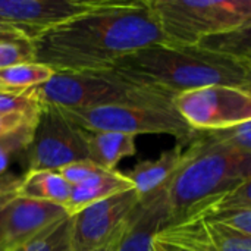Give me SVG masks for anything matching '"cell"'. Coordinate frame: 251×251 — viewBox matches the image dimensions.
Listing matches in <instances>:
<instances>
[{
	"mask_svg": "<svg viewBox=\"0 0 251 251\" xmlns=\"http://www.w3.org/2000/svg\"><path fill=\"white\" fill-rule=\"evenodd\" d=\"M160 43L166 41L151 0H100L31 40L34 62L56 74L109 71L124 56Z\"/></svg>",
	"mask_w": 251,
	"mask_h": 251,
	"instance_id": "obj_1",
	"label": "cell"
},
{
	"mask_svg": "<svg viewBox=\"0 0 251 251\" xmlns=\"http://www.w3.org/2000/svg\"><path fill=\"white\" fill-rule=\"evenodd\" d=\"M172 100L187 91L229 85L251 91V63L201 46L153 44L116 60L112 69Z\"/></svg>",
	"mask_w": 251,
	"mask_h": 251,
	"instance_id": "obj_2",
	"label": "cell"
},
{
	"mask_svg": "<svg viewBox=\"0 0 251 251\" xmlns=\"http://www.w3.org/2000/svg\"><path fill=\"white\" fill-rule=\"evenodd\" d=\"M251 178V154L203 132L185 147L182 165L165 187L171 224L191 216L203 204Z\"/></svg>",
	"mask_w": 251,
	"mask_h": 251,
	"instance_id": "obj_3",
	"label": "cell"
},
{
	"mask_svg": "<svg viewBox=\"0 0 251 251\" xmlns=\"http://www.w3.org/2000/svg\"><path fill=\"white\" fill-rule=\"evenodd\" d=\"M38 100L60 109H94L104 106L174 107V100L115 71L54 74L34 88Z\"/></svg>",
	"mask_w": 251,
	"mask_h": 251,
	"instance_id": "obj_4",
	"label": "cell"
},
{
	"mask_svg": "<svg viewBox=\"0 0 251 251\" xmlns=\"http://www.w3.org/2000/svg\"><path fill=\"white\" fill-rule=\"evenodd\" d=\"M165 41L199 46L251 25V0H151Z\"/></svg>",
	"mask_w": 251,
	"mask_h": 251,
	"instance_id": "obj_5",
	"label": "cell"
},
{
	"mask_svg": "<svg viewBox=\"0 0 251 251\" xmlns=\"http://www.w3.org/2000/svg\"><path fill=\"white\" fill-rule=\"evenodd\" d=\"M60 110L84 131H109L135 137L140 134H166L182 146H188L197 135V131L184 121L175 107L104 106Z\"/></svg>",
	"mask_w": 251,
	"mask_h": 251,
	"instance_id": "obj_6",
	"label": "cell"
},
{
	"mask_svg": "<svg viewBox=\"0 0 251 251\" xmlns=\"http://www.w3.org/2000/svg\"><path fill=\"white\" fill-rule=\"evenodd\" d=\"M28 171H57L66 165L88 160L84 129L51 104L41 103L26 149Z\"/></svg>",
	"mask_w": 251,
	"mask_h": 251,
	"instance_id": "obj_7",
	"label": "cell"
},
{
	"mask_svg": "<svg viewBox=\"0 0 251 251\" xmlns=\"http://www.w3.org/2000/svg\"><path fill=\"white\" fill-rule=\"evenodd\" d=\"M174 107L197 132L228 129L251 121V91L210 85L176 96Z\"/></svg>",
	"mask_w": 251,
	"mask_h": 251,
	"instance_id": "obj_8",
	"label": "cell"
},
{
	"mask_svg": "<svg viewBox=\"0 0 251 251\" xmlns=\"http://www.w3.org/2000/svg\"><path fill=\"white\" fill-rule=\"evenodd\" d=\"M138 201L140 196L137 191L128 190L72 215V250L99 251L107 249L116 240L128 215Z\"/></svg>",
	"mask_w": 251,
	"mask_h": 251,
	"instance_id": "obj_9",
	"label": "cell"
},
{
	"mask_svg": "<svg viewBox=\"0 0 251 251\" xmlns=\"http://www.w3.org/2000/svg\"><path fill=\"white\" fill-rule=\"evenodd\" d=\"M99 3L100 0H0V21L15 25L32 40Z\"/></svg>",
	"mask_w": 251,
	"mask_h": 251,
	"instance_id": "obj_10",
	"label": "cell"
},
{
	"mask_svg": "<svg viewBox=\"0 0 251 251\" xmlns=\"http://www.w3.org/2000/svg\"><path fill=\"white\" fill-rule=\"evenodd\" d=\"M66 216L69 215L62 206L15 197L0 212V250H13Z\"/></svg>",
	"mask_w": 251,
	"mask_h": 251,
	"instance_id": "obj_11",
	"label": "cell"
},
{
	"mask_svg": "<svg viewBox=\"0 0 251 251\" xmlns=\"http://www.w3.org/2000/svg\"><path fill=\"white\" fill-rule=\"evenodd\" d=\"M171 224L169 206L165 188L141 197L128 215L116 240L106 251H150L157 232Z\"/></svg>",
	"mask_w": 251,
	"mask_h": 251,
	"instance_id": "obj_12",
	"label": "cell"
},
{
	"mask_svg": "<svg viewBox=\"0 0 251 251\" xmlns=\"http://www.w3.org/2000/svg\"><path fill=\"white\" fill-rule=\"evenodd\" d=\"M185 147L176 143L171 150L163 151L157 159L137 163L125 175L132 182L134 190L141 197H147L168 185L184 160Z\"/></svg>",
	"mask_w": 251,
	"mask_h": 251,
	"instance_id": "obj_13",
	"label": "cell"
},
{
	"mask_svg": "<svg viewBox=\"0 0 251 251\" xmlns=\"http://www.w3.org/2000/svg\"><path fill=\"white\" fill-rule=\"evenodd\" d=\"M128 190H134V185L125 174L119 171H100L97 175L71 188V197L65 210L72 216L94 203Z\"/></svg>",
	"mask_w": 251,
	"mask_h": 251,
	"instance_id": "obj_14",
	"label": "cell"
},
{
	"mask_svg": "<svg viewBox=\"0 0 251 251\" xmlns=\"http://www.w3.org/2000/svg\"><path fill=\"white\" fill-rule=\"evenodd\" d=\"M150 251H216V249L206 232L203 221L190 216L157 232Z\"/></svg>",
	"mask_w": 251,
	"mask_h": 251,
	"instance_id": "obj_15",
	"label": "cell"
},
{
	"mask_svg": "<svg viewBox=\"0 0 251 251\" xmlns=\"http://www.w3.org/2000/svg\"><path fill=\"white\" fill-rule=\"evenodd\" d=\"M88 160L104 171H116V165L137 153L135 135L109 132V131H84Z\"/></svg>",
	"mask_w": 251,
	"mask_h": 251,
	"instance_id": "obj_16",
	"label": "cell"
},
{
	"mask_svg": "<svg viewBox=\"0 0 251 251\" xmlns=\"http://www.w3.org/2000/svg\"><path fill=\"white\" fill-rule=\"evenodd\" d=\"M71 188L57 171H26L21 179L18 196L53 203L65 209L71 197Z\"/></svg>",
	"mask_w": 251,
	"mask_h": 251,
	"instance_id": "obj_17",
	"label": "cell"
},
{
	"mask_svg": "<svg viewBox=\"0 0 251 251\" xmlns=\"http://www.w3.org/2000/svg\"><path fill=\"white\" fill-rule=\"evenodd\" d=\"M54 71L38 62H26L0 71V90L25 91L49 82Z\"/></svg>",
	"mask_w": 251,
	"mask_h": 251,
	"instance_id": "obj_18",
	"label": "cell"
},
{
	"mask_svg": "<svg viewBox=\"0 0 251 251\" xmlns=\"http://www.w3.org/2000/svg\"><path fill=\"white\" fill-rule=\"evenodd\" d=\"M10 251H74L71 243V216L53 222L31 240Z\"/></svg>",
	"mask_w": 251,
	"mask_h": 251,
	"instance_id": "obj_19",
	"label": "cell"
},
{
	"mask_svg": "<svg viewBox=\"0 0 251 251\" xmlns=\"http://www.w3.org/2000/svg\"><path fill=\"white\" fill-rule=\"evenodd\" d=\"M199 46L231 54L251 63V25L228 34L206 38Z\"/></svg>",
	"mask_w": 251,
	"mask_h": 251,
	"instance_id": "obj_20",
	"label": "cell"
},
{
	"mask_svg": "<svg viewBox=\"0 0 251 251\" xmlns=\"http://www.w3.org/2000/svg\"><path fill=\"white\" fill-rule=\"evenodd\" d=\"M243 209H251V178L243 182L241 185H238L237 188H234L232 191L225 193L218 199L203 204L191 216L207 218L216 213L229 212V210H243Z\"/></svg>",
	"mask_w": 251,
	"mask_h": 251,
	"instance_id": "obj_21",
	"label": "cell"
},
{
	"mask_svg": "<svg viewBox=\"0 0 251 251\" xmlns=\"http://www.w3.org/2000/svg\"><path fill=\"white\" fill-rule=\"evenodd\" d=\"M199 219L203 221L206 232L216 251H251V235L215 221H206L201 218Z\"/></svg>",
	"mask_w": 251,
	"mask_h": 251,
	"instance_id": "obj_22",
	"label": "cell"
},
{
	"mask_svg": "<svg viewBox=\"0 0 251 251\" xmlns=\"http://www.w3.org/2000/svg\"><path fill=\"white\" fill-rule=\"evenodd\" d=\"M35 118H37V115L29 122H26L25 125L18 128L16 131L0 137V176L7 174L9 163L16 154L26 151V149L31 143V138H32Z\"/></svg>",
	"mask_w": 251,
	"mask_h": 251,
	"instance_id": "obj_23",
	"label": "cell"
},
{
	"mask_svg": "<svg viewBox=\"0 0 251 251\" xmlns=\"http://www.w3.org/2000/svg\"><path fill=\"white\" fill-rule=\"evenodd\" d=\"M41 101L38 100L34 88L25 91L0 90V115L32 112L38 109Z\"/></svg>",
	"mask_w": 251,
	"mask_h": 251,
	"instance_id": "obj_24",
	"label": "cell"
},
{
	"mask_svg": "<svg viewBox=\"0 0 251 251\" xmlns=\"http://www.w3.org/2000/svg\"><path fill=\"white\" fill-rule=\"evenodd\" d=\"M26 62H34L31 41L0 40V71Z\"/></svg>",
	"mask_w": 251,
	"mask_h": 251,
	"instance_id": "obj_25",
	"label": "cell"
},
{
	"mask_svg": "<svg viewBox=\"0 0 251 251\" xmlns=\"http://www.w3.org/2000/svg\"><path fill=\"white\" fill-rule=\"evenodd\" d=\"M203 134L213 141L237 147V149L251 154V121L241 124V125H237L234 128L203 132Z\"/></svg>",
	"mask_w": 251,
	"mask_h": 251,
	"instance_id": "obj_26",
	"label": "cell"
},
{
	"mask_svg": "<svg viewBox=\"0 0 251 251\" xmlns=\"http://www.w3.org/2000/svg\"><path fill=\"white\" fill-rule=\"evenodd\" d=\"M100 171H104V169H100L97 165H94L91 160H81V162H75V163H71V165H66L60 169H57V172L60 174V176L71 185V187H75V185H79L82 184L84 181H87L88 178L97 175Z\"/></svg>",
	"mask_w": 251,
	"mask_h": 251,
	"instance_id": "obj_27",
	"label": "cell"
},
{
	"mask_svg": "<svg viewBox=\"0 0 251 251\" xmlns=\"http://www.w3.org/2000/svg\"><path fill=\"white\" fill-rule=\"evenodd\" d=\"M200 218V216H197ZM206 221H215L219 224H224L232 229H237L240 232H244L247 235H251V209H243V210H229L216 213L207 218H201Z\"/></svg>",
	"mask_w": 251,
	"mask_h": 251,
	"instance_id": "obj_28",
	"label": "cell"
},
{
	"mask_svg": "<svg viewBox=\"0 0 251 251\" xmlns=\"http://www.w3.org/2000/svg\"><path fill=\"white\" fill-rule=\"evenodd\" d=\"M40 107V106H38ZM37 110L32 112H21V113H6V115H0V137L16 131L18 128H21L22 125H25L26 122H29L35 115Z\"/></svg>",
	"mask_w": 251,
	"mask_h": 251,
	"instance_id": "obj_29",
	"label": "cell"
},
{
	"mask_svg": "<svg viewBox=\"0 0 251 251\" xmlns=\"http://www.w3.org/2000/svg\"><path fill=\"white\" fill-rule=\"evenodd\" d=\"M0 40H10V41H31L29 37L16 28L15 25H10L7 22L0 21Z\"/></svg>",
	"mask_w": 251,
	"mask_h": 251,
	"instance_id": "obj_30",
	"label": "cell"
},
{
	"mask_svg": "<svg viewBox=\"0 0 251 251\" xmlns=\"http://www.w3.org/2000/svg\"><path fill=\"white\" fill-rule=\"evenodd\" d=\"M22 178H15L10 174L0 176V190H18Z\"/></svg>",
	"mask_w": 251,
	"mask_h": 251,
	"instance_id": "obj_31",
	"label": "cell"
},
{
	"mask_svg": "<svg viewBox=\"0 0 251 251\" xmlns=\"http://www.w3.org/2000/svg\"><path fill=\"white\" fill-rule=\"evenodd\" d=\"M15 197H18V190H0V212L4 209L7 203H10Z\"/></svg>",
	"mask_w": 251,
	"mask_h": 251,
	"instance_id": "obj_32",
	"label": "cell"
},
{
	"mask_svg": "<svg viewBox=\"0 0 251 251\" xmlns=\"http://www.w3.org/2000/svg\"><path fill=\"white\" fill-rule=\"evenodd\" d=\"M99 251H106V250H99Z\"/></svg>",
	"mask_w": 251,
	"mask_h": 251,
	"instance_id": "obj_33",
	"label": "cell"
},
{
	"mask_svg": "<svg viewBox=\"0 0 251 251\" xmlns=\"http://www.w3.org/2000/svg\"><path fill=\"white\" fill-rule=\"evenodd\" d=\"M0 251H3V250H0Z\"/></svg>",
	"mask_w": 251,
	"mask_h": 251,
	"instance_id": "obj_34",
	"label": "cell"
}]
</instances>
